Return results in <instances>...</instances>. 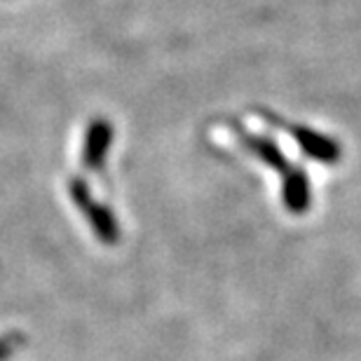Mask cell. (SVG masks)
<instances>
[{
  "label": "cell",
  "instance_id": "obj_3",
  "mask_svg": "<svg viewBox=\"0 0 361 361\" xmlns=\"http://www.w3.org/2000/svg\"><path fill=\"white\" fill-rule=\"evenodd\" d=\"M14 350V338H0V361H7Z\"/></svg>",
  "mask_w": 361,
  "mask_h": 361
},
{
  "label": "cell",
  "instance_id": "obj_1",
  "mask_svg": "<svg viewBox=\"0 0 361 361\" xmlns=\"http://www.w3.org/2000/svg\"><path fill=\"white\" fill-rule=\"evenodd\" d=\"M71 197L78 207H80V212L87 216L92 230L97 233V237L104 244H115L120 237V230H118V221H115V216L108 212L106 207H101L97 200H92V195L87 190V185H85V180H71Z\"/></svg>",
  "mask_w": 361,
  "mask_h": 361
},
{
  "label": "cell",
  "instance_id": "obj_2",
  "mask_svg": "<svg viewBox=\"0 0 361 361\" xmlns=\"http://www.w3.org/2000/svg\"><path fill=\"white\" fill-rule=\"evenodd\" d=\"M113 139V129L106 120H92L87 127V136H85L82 146V162L87 169H101L104 157L108 153Z\"/></svg>",
  "mask_w": 361,
  "mask_h": 361
}]
</instances>
